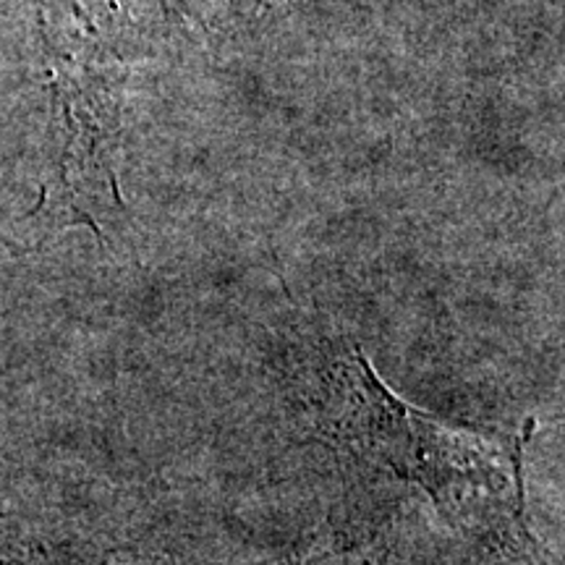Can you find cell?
<instances>
[{
  "instance_id": "1",
  "label": "cell",
  "mask_w": 565,
  "mask_h": 565,
  "mask_svg": "<svg viewBox=\"0 0 565 565\" xmlns=\"http://www.w3.org/2000/svg\"><path fill=\"white\" fill-rule=\"evenodd\" d=\"M324 435L351 454L385 463L406 482L422 484L448 519L471 487L505 500L519 482L479 437L450 433L401 401L362 351H353L335 374V408Z\"/></svg>"
}]
</instances>
